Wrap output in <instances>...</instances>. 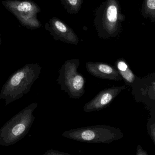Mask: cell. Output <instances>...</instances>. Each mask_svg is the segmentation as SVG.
<instances>
[{"label":"cell","instance_id":"obj_8","mask_svg":"<svg viewBox=\"0 0 155 155\" xmlns=\"http://www.w3.org/2000/svg\"><path fill=\"white\" fill-rule=\"evenodd\" d=\"M45 28L56 41L77 45L79 39L73 30L68 25L57 17H54L45 24Z\"/></svg>","mask_w":155,"mask_h":155},{"label":"cell","instance_id":"obj_1","mask_svg":"<svg viewBox=\"0 0 155 155\" xmlns=\"http://www.w3.org/2000/svg\"><path fill=\"white\" fill-rule=\"evenodd\" d=\"M42 67L38 63L27 64L13 73L2 87L0 99L7 106L20 99L30 91L41 74Z\"/></svg>","mask_w":155,"mask_h":155},{"label":"cell","instance_id":"obj_11","mask_svg":"<svg viewBox=\"0 0 155 155\" xmlns=\"http://www.w3.org/2000/svg\"><path fill=\"white\" fill-rule=\"evenodd\" d=\"M115 64L116 68L118 70L119 74L126 84L128 85H132L136 76L131 71L125 60L123 58L118 59Z\"/></svg>","mask_w":155,"mask_h":155},{"label":"cell","instance_id":"obj_17","mask_svg":"<svg viewBox=\"0 0 155 155\" xmlns=\"http://www.w3.org/2000/svg\"><path fill=\"white\" fill-rule=\"evenodd\" d=\"M2 44V39H1V35H0V46Z\"/></svg>","mask_w":155,"mask_h":155},{"label":"cell","instance_id":"obj_13","mask_svg":"<svg viewBox=\"0 0 155 155\" xmlns=\"http://www.w3.org/2000/svg\"><path fill=\"white\" fill-rule=\"evenodd\" d=\"M61 2L70 14L78 13L83 4V0H61Z\"/></svg>","mask_w":155,"mask_h":155},{"label":"cell","instance_id":"obj_15","mask_svg":"<svg viewBox=\"0 0 155 155\" xmlns=\"http://www.w3.org/2000/svg\"><path fill=\"white\" fill-rule=\"evenodd\" d=\"M42 155H73L67 153H63V152H60L56 151L53 149H51L46 151L44 154Z\"/></svg>","mask_w":155,"mask_h":155},{"label":"cell","instance_id":"obj_4","mask_svg":"<svg viewBox=\"0 0 155 155\" xmlns=\"http://www.w3.org/2000/svg\"><path fill=\"white\" fill-rule=\"evenodd\" d=\"M63 137L74 141L91 143L110 144L123 137L119 128L106 125H97L67 130Z\"/></svg>","mask_w":155,"mask_h":155},{"label":"cell","instance_id":"obj_10","mask_svg":"<svg viewBox=\"0 0 155 155\" xmlns=\"http://www.w3.org/2000/svg\"><path fill=\"white\" fill-rule=\"evenodd\" d=\"M86 68L89 73L98 78L116 81L123 80L117 69L106 63L88 62L86 63Z\"/></svg>","mask_w":155,"mask_h":155},{"label":"cell","instance_id":"obj_14","mask_svg":"<svg viewBox=\"0 0 155 155\" xmlns=\"http://www.w3.org/2000/svg\"><path fill=\"white\" fill-rule=\"evenodd\" d=\"M151 116L147 122V130L148 135L155 145V114H150Z\"/></svg>","mask_w":155,"mask_h":155},{"label":"cell","instance_id":"obj_12","mask_svg":"<svg viewBox=\"0 0 155 155\" xmlns=\"http://www.w3.org/2000/svg\"><path fill=\"white\" fill-rule=\"evenodd\" d=\"M141 13L144 18L155 22V0H143Z\"/></svg>","mask_w":155,"mask_h":155},{"label":"cell","instance_id":"obj_2","mask_svg":"<svg viewBox=\"0 0 155 155\" xmlns=\"http://www.w3.org/2000/svg\"><path fill=\"white\" fill-rule=\"evenodd\" d=\"M125 19L118 0H106L96 9L94 20L98 37L105 40L117 37Z\"/></svg>","mask_w":155,"mask_h":155},{"label":"cell","instance_id":"obj_6","mask_svg":"<svg viewBox=\"0 0 155 155\" xmlns=\"http://www.w3.org/2000/svg\"><path fill=\"white\" fill-rule=\"evenodd\" d=\"M2 3L15 16L22 26L28 29H38L42 26L37 14L41 12L38 5L30 0H4Z\"/></svg>","mask_w":155,"mask_h":155},{"label":"cell","instance_id":"obj_5","mask_svg":"<svg viewBox=\"0 0 155 155\" xmlns=\"http://www.w3.org/2000/svg\"><path fill=\"white\" fill-rule=\"evenodd\" d=\"M80 64L78 59L67 60L59 71L57 81L61 89L72 99H79L85 92V79L77 71Z\"/></svg>","mask_w":155,"mask_h":155},{"label":"cell","instance_id":"obj_7","mask_svg":"<svg viewBox=\"0 0 155 155\" xmlns=\"http://www.w3.org/2000/svg\"><path fill=\"white\" fill-rule=\"evenodd\" d=\"M131 86L136 102L145 104L150 114H155V74L146 77H136Z\"/></svg>","mask_w":155,"mask_h":155},{"label":"cell","instance_id":"obj_3","mask_svg":"<svg viewBox=\"0 0 155 155\" xmlns=\"http://www.w3.org/2000/svg\"><path fill=\"white\" fill-rule=\"evenodd\" d=\"M37 106V103H32L2 127L0 129V145H12L27 134L35 119L33 113Z\"/></svg>","mask_w":155,"mask_h":155},{"label":"cell","instance_id":"obj_9","mask_svg":"<svg viewBox=\"0 0 155 155\" xmlns=\"http://www.w3.org/2000/svg\"><path fill=\"white\" fill-rule=\"evenodd\" d=\"M126 88L125 86H114L102 90L93 99L85 104L84 111L89 113L100 111L106 108Z\"/></svg>","mask_w":155,"mask_h":155},{"label":"cell","instance_id":"obj_16","mask_svg":"<svg viewBox=\"0 0 155 155\" xmlns=\"http://www.w3.org/2000/svg\"><path fill=\"white\" fill-rule=\"evenodd\" d=\"M136 155H149L147 151L144 150L141 145L138 144L137 146Z\"/></svg>","mask_w":155,"mask_h":155}]
</instances>
